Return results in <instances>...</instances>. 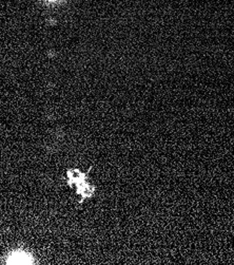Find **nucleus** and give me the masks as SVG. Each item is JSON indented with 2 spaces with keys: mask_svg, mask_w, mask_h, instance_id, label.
Segmentation results:
<instances>
[{
  "mask_svg": "<svg viewBox=\"0 0 234 265\" xmlns=\"http://www.w3.org/2000/svg\"><path fill=\"white\" fill-rule=\"evenodd\" d=\"M34 259L28 253L21 251L13 253L11 258L8 260V264H33Z\"/></svg>",
  "mask_w": 234,
  "mask_h": 265,
  "instance_id": "nucleus-1",
  "label": "nucleus"
}]
</instances>
